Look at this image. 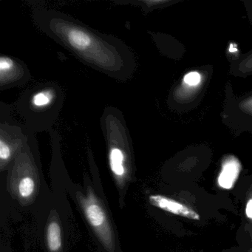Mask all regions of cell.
<instances>
[{
    "label": "cell",
    "instance_id": "8",
    "mask_svg": "<svg viewBox=\"0 0 252 252\" xmlns=\"http://www.w3.org/2000/svg\"><path fill=\"white\" fill-rule=\"evenodd\" d=\"M54 98H55V94L54 90H40L32 95L31 104L33 108L42 110L50 107L54 102Z\"/></svg>",
    "mask_w": 252,
    "mask_h": 252
},
{
    "label": "cell",
    "instance_id": "6",
    "mask_svg": "<svg viewBox=\"0 0 252 252\" xmlns=\"http://www.w3.org/2000/svg\"><path fill=\"white\" fill-rule=\"evenodd\" d=\"M239 172V163L234 159L227 160L222 166L219 178V183L224 188H229L232 185Z\"/></svg>",
    "mask_w": 252,
    "mask_h": 252
},
{
    "label": "cell",
    "instance_id": "9",
    "mask_svg": "<svg viewBox=\"0 0 252 252\" xmlns=\"http://www.w3.org/2000/svg\"><path fill=\"white\" fill-rule=\"evenodd\" d=\"M34 181L31 177L26 176L20 180L18 185L19 194L23 198H29L35 191Z\"/></svg>",
    "mask_w": 252,
    "mask_h": 252
},
{
    "label": "cell",
    "instance_id": "11",
    "mask_svg": "<svg viewBox=\"0 0 252 252\" xmlns=\"http://www.w3.org/2000/svg\"><path fill=\"white\" fill-rule=\"evenodd\" d=\"M201 80V76L197 72H190L186 75L184 79V83L189 86H196L198 85Z\"/></svg>",
    "mask_w": 252,
    "mask_h": 252
},
{
    "label": "cell",
    "instance_id": "13",
    "mask_svg": "<svg viewBox=\"0 0 252 252\" xmlns=\"http://www.w3.org/2000/svg\"><path fill=\"white\" fill-rule=\"evenodd\" d=\"M242 108L244 109L246 111L252 112V98L244 101V102L242 104Z\"/></svg>",
    "mask_w": 252,
    "mask_h": 252
},
{
    "label": "cell",
    "instance_id": "7",
    "mask_svg": "<svg viewBox=\"0 0 252 252\" xmlns=\"http://www.w3.org/2000/svg\"><path fill=\"white\" fill-rule=\"evenodd\" d=\"M47 242L48 249L51 252H57L60 250L63 243L62 230L60 224L53 221L47 228Z\"/></svg>",
    "mask_w": 252,
    "mask_h": 252
},
{
    "label": "cell",
    "instance_id": "1",
    "mask_svg": "<svg viewBox=\"0 0 252 252\" xmlns=\"http://www.w3.org/2000/svg\"><path fill=\"white\" fill-rule=\"evenodd\" d=\"M82 203L85 217L90 225L95 229V233L102 240L103 243L111 244L112 229L107 214L102 206L91 195L82 199Z\"/></svg>",
    "mask_w": 252,
    "mask_h": 252
},
{
    "label": "cell",
    "instance_id": "4",
    "mask_svg": "<svg viewBox=\"0 0 252 252\" xmlns=\"http://www.w3.org/2000/svg\"><path fill=\"white\" fill-rule=\"evenodd\" d=\"M109 166L113 176L118 181H123L127 175L126 156L125 152L118 147H112L109 150Z\"/></svg>",
    "mask_w": 252,
    "mask_h": 252
},
{
    "label": "cell",
    "instance_id": "3",
    "mask_svg": "<svg viewBox=\"0 0 252 252\" xmlns=\"http://www.w3.org/2000/svg\"><path fill=\"white\" fill-rule=\"evenodd\" d=\"M148 200L152 206L158 208L165 212L188 218L192 220H200V215L194 209L170 197L161 194H151L149 196Z\"/></svg>",
    "mask_w": 252,
    "mask_h": 252
},
{
    "label": "cell",
    "instance_id": "5",
    "mask_svg": "<svg viewBox=\"0 0 252 252\" xmlns=\"http://www.w3.org/2000/svg\"><path fill=\"white\" fill-rule=\"evenodd\" d=\"M18 65L12 59L8 57L0 58V78L2 86L15 79Z\"/></svg>",
    "mask_w": 252,
    "mask_h": 252
},
{
    "label": "cell",
    "instance_id": "2",
    "mask_svg": "<svg viewBox=\"0 0 252 252\" xmlns=\"http://www.w3.org/2000/svg\"><path fill=\"white\" fill-rule=\"evenodd\" d=\"M65 29V36H63V38L67 45L77 54H84L89 58V54H91V59H95L94 53L96 51L98 43H100L95 39V36L90 34L87 31L76 26L66 27Z\"/></svg>",
    "mask_w": 252,
    "mask_h": 252
},
{
    "label": "cell",
    "instance_id": "10",
    "mask_svg": "<svg viewBox=\"0 0 252 252\" xmlns=\"http://www.w3.org/2000/svg\"><path fill=\"white\" fill-rule=\"evenodd\" d=\"M12 154V147L4 138V137H1V139H0V159H1L2 163H7L11 159Z\"/></svg>",
    "mask_w": 252,
    "mask_h": 252
},
{
    "label": "cell",
    "instance_id": "12",
    "mask_svg": "<svg viewBox=\"0 0 252 252\" xmlns=\"http://www.w3.org/2000/svg\"><path fill=\"white\" fill-rule=\"evenodd\" d=\"M246 215L249 220H252V198L249 199L246 203Z\"/></svg>",
    "mask_w": 252,
    "mask_h": 252
}]
</instances>
